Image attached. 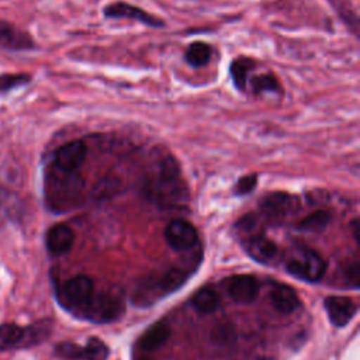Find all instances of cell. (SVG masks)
<instances>
[{"label": "cell", "instance_id": "cell-14", "mask_svg": "<svg viewBox=\"0 0 360 360\" xmlns=\"http://www.w3.org/2000/svg\"><path fill=\"white\" fill-rule=\"evenodd\" d=\"M170 336V326L165 321H159L153 323L139 339V347L145 352L155 350L160 347Z\"/></svg>", "mask_w": 360, "mask_h": 360}, {"label": "cell", "instance_id": "cell-26", "mask_svg": "<svg viewBox=\"0 0 360 360\" xmlns=\"http://www.w3.org/2000/svg\"><path fill=\"white\" fill-rule=\"evenodd\" d=\"M257 174H246V176H242L236 184H235V194L236 195H246V194H250L256 186H257Z\"/></svg>", "mask_w": 360, "mask_h": 360}, {"label": "cell", "instance_id": "cell-11", "mask_svg": "<svg viewBox=\"0 0 360 360\" xmlns=\"http://www.w3.org/2000/svg\"><path fill=\"white\" fill-rule=\"evenodd\" d=\"M243 246L246 253L259 263H270L277 256V245L262 233H250Z\"/></svg>", "mask_w": 360, "mask_h": 360}, {"label": "cell", "instance_id": "cell-27", "mask_svg": "<svg viewBox=\"0 0 360 360\" xmlns=\"http://www.w3.org/2000/svg\"><path fill=\"white\" fill-rule=\"evenodd\" d=\"M30 82V76L20 73V75H1L0 76V91L11 90L17 86H22Z\"/></svg>", "mask_w": 360, "mask_h": 360}, {"label": "cell", "instance_id": "cell-7", "mask_svg": "<svg viewBox=\"0 0 360 360\" xmlns=\"http://www.w3.org/2000/svg\"><path fill=\"white\" fill-rule=\"evenodd\" d=\"M86 156H87V145L83 141L76 139L62 145L56 150L53 162L60 172L70 174L83 166Z\"/></svg>", "mask_w": 360, "mask_h": 360}, {"label": "cell", "instance_id": "cell-18", "mask_svg": "<svg viewBox=\"0 0 360 360\" xmlns=\"http://www.w3.org/2000/svg\"><path fill=\"white\" fill-rule=\"evenodd\" d=\"M221 304L218 292L211 287H204L198 290L193 297V307L201 314L214 312Z\"/></svg>", "mask_w": 360, "mask_h": 360}, {"label": "cell", "instance_id": "cell-2", "mask_svg": "<svg viewBox=\"0 0 360 360\" xmlns=\"http://www.w3.org/2000/svg\"><path fill=\"white\" fill-rule=\"evenodd\" d=\"M82 314L87 319L105 323L118 319L125 311L124 295L115 287L100 292H93L91 297L80 307Z\"/></svg>", "mask_w": 360, "mask_h": 360}, {"label": "cell", "instance_id": "cell-4", "mask_svg": "<svg viewBox=\"0 0 360 360\" xmlns=\"http://www.w3.org/2000/svg\"><path fill=\"white\" fill-rule=\"evenodd\" d=\"M287 270L300 280L318 281L322 278L326 270V263L316 252L304 249L298 259H291L287 263Z\"/></svg>", "mask_w": 360, "mask_h": 360}, {"label": "cell", "instance_id": "cell-20", "mask_svg": "<svg viewBox=\"0 0 360 360\" xmlns=\"http://www.w3.org/2000/svg\"><path fill=\"white\" fill-rule=\"evenodd\" d=\"M188 277V271L180 269V267H173L167 270L165 274L159 276V285L163 291V294H170L180 288Z\"/></svg>", "mask_w": 360, "mask_h": 360}, {"label": "cell", "instance_id": "cell-17", "mask_svg": "<svg viewBox=\"0 0 360 360\" xmlns=\"http://www.w3.org/2000/svg\"><path fill=\"white\" fill-rule=\"evenodd\" d=\"M255 66H256L255 60L250 58H246V56H239L231 62L229 75L233 82V86L238 90H245L248 76L255 69Z\"/></svg>", "mask_w": 360, "mask_h": 360}, {"label": "cell", "instance_id": "cell-21", "mask_svg": "<svg viewBox=\"0 0 360 360\" xmlns=\"http://www.w3.org/2000/svg\"><path fill=\"white\" fill-rule=\"evenodd\" d=\"M329 221H330V212L326 210H318V211H314L309 215H307L298 224V228L301 231H307V232H319L326 228Z\"/></svg>", "mask_w": 360, "mask_h": 360}, {"label": "cell", "instance_id": "cell-3", "mask_svg": "<svg viewBox=\"0 0 360 360\" xmlns=\"http://www.w3.org/2000/svg\"><path fill=\"white\" fill-rule=\"evenodd\" d=\"M300 210V200L297 195L285 191H274L266 194L260 202V211L263 215L276 222H281L285 218L294 215Z\"/></svg>", "mask_w": 360, "mask_h": 360}, {"label": "cell", "instance_id": "cell-19", "mask_svg": "<svg viewBox=\"0 0 360 360\" xmlns=\"http://www.w3.org/2000/svg\"><path fill=\"white\" fill-rule=\"evenodd\" d=\"M212 55V48L201 41H195L188 45L186 51V60L191 68H202L205 66Z\"/></svg>", "mask_w": 360, "mask_h": 360}, {"label": "cell", "instance_id": "cell-13", "mask_svg": "<svg viewBox=\"0 0 360 360\" xmlns=\"http://www.w3.org/2000/svg\"><path fill=\"white\" fill-rule=\"evenodd\" d=\"M270 300L273 302V307L281 314H291L300 307L297 292L291 287L280 283L271 284Z\"/></svg>", "mask_w": 360, "mask_h": 360}, {"label": "cell", "instance_id": "cell-5", "mask_svg": "<svg viewBox=\"0 0 360 360\" xmlns=\"http://www.w3.org/2000/svg\"><path fill=\"white\" fill-rule=\"evenodd\" d=\"M165 239L174 250H188L198 240V233L194 225L186 219H172L165 229Z\"/></svg>", "mask_w": 360, "mask_h": 360}, {"label": "cell", "instance_id": "cell-1", "mask_svg": "<svg viewBox=\"0 0 360 360\" xmlns=\"http://www.w3.org/2000/svg\"><path fill=\"white\" fill-rule=\"evenodd\" d=\"M143 197L160 208L180 207L188 200V188L183 180L179 162L169 153L159 158L142 186Z\"/></svg>", "mask_w": 360, "mask_h": 360}, {"label": "cell", "instance_id": "cell-16", "mask_svg": "<svg viewBox=\"0 0 360 360\" xmlns=\"http://www.w3.org/2000/svg\"><path fill=\"white\" fill-rule=\"evenodd\" d=\"M0 46L8 49H27L32 46V41L27 34L17 31L8 22L0 21Z\"/></svg>", "mask_w": 360, "mask_h": 360}, {"label": "cell", "instance_id": "cell-24", "mask_svg": "<svg viewBox=\"0 0 360 360\" xmlns=\"http://www.w3.org/2000/svg\"><path fill=\"white\" fill-rule=\"evenodd\" d=\"M252 89L255 94H262V93H280L281 87L277 80V77L271 73L267 75H260L252 80Z\"/></svg>", "mask_w": 360, "mask_h": 360}, {"label": "cell", "instance_id": "cell-28", "mask_svg": "<svg viewBox=\"0 0 360 360\" xmlns=\"http://www.w3.org/2000/svg\"><path fill=\"white\" fill-rule=\"evenodd\" d=\"M353 233H354L356 240L359 242V221H357V219L353 221Z\"/></svg>", "mask_w": 360, "mask_h": 360}, {"label": "cell", "instance_id": "cell-29", "mask_svg": "<svg viewBox=\"0 0 360 360\" xmlns=\"http://www.w3.org/2000/svg\"><path fill=\"white\" fill-rule=\"evenodd\" d=\"M257 360H274V359H270V357H262V359H257Z\"/></svg>", "mask_w": 360, "mask_h": 360}, {"label": "cell", "instance_id": "cell-30", "mask_svg": "<svg viewBox=\"0 0 360 360\" xmlns=\"http://www.w3.org/2000/svg\"><path fill=\"white\" fill-rule=\"evenodd\" d=\"M136 360H150V359H148V357H138Z\"/></svg>", "mask_w": 360, "mask_h": 360}, {"label": "cell", "instance_id": "cell-9", "mask_svg": "<svg viewBox=\"0 0 360 360\" xmlns=\"http://www.w3.org/2000/svg\"><path fill=\"white\" fill-rule=\"evenodd\" d=\"M325 309L328 312L329 321L338 326L342 328L346 323L352 321V318L357 312V305L354 304L353 300L347 297H339V295H332L325 300Z\"/></svg>", "mask_w": 360, "mask_h": 360}, {"label": "cell", "instance_id": "cell-23", "mask_svg": "<svg viewBox=\"0 0 360 360\" xmlns=\"http://www.w3.org/2000/svg\"><path fill=\"white\" fill-rule=\"evenodd\" d=\"M108 353L107 345L94 336L83 346V360H107Z\"/></svg>", "mask_w": 360, "mask_h": 360}, {"label": "cell", "instance_id": "cell-25", "mask_svg": "<svg viewBox=\"0 0 360 360\" xmlns=\"http://www.w3.org/2000/svg\"><path fill=\"white\" fill-rule=\"evenodd\" d=\"M56 354L68 360H83V346L63 342L56 346Z\"/></svg>", "mask_w": 360, "mask_h": 360}, {"label": "cell", "instance_id": "cell-15", "mask_svg": "<svg viewBox=\"0 0 360 360\" xmlns=\"http://www.w3.org/2000/svg\"><path fill=\"white\" fill-rule=\"evenodd\" d=\"M163 295V291L159 285V277H146L139 283L136 290H134L132 301L136 305H150Z\"/></svg>", "mask_w": 360, "mask_h": 360}, {"label": "cell", "instance_id": "cell-22", "mask_svg": "<svg viewBox=\"0 0 360 360\" xmlns=\"http://www.w3.org/2000/svg\"><path fill=\"white\" fill-rule=\"evenodd\" d=\"M24 329L13 325L4 323L0 325V350L11 349L24 340Z\"/></svg>", "mask_w": 360, "mask_h": 360}, {"label": "cell", "instance_id": "cell-12", "mask_svg": "<svg viewBox=\"0 0 360 360\" xmlns=\"http://www.w3.org/2000/svg\"><path fill=\"white\" fill-rule=\"evenodd\" d=\"M75 240L73 231L65 224H56L46 232V248L49 253L59 256L66 253Z\"/></svg>", "mask_w": 360, "mask_h": 360}, {"label": "cell", "instance_id": "cell-10", "mask_svg": "<svg viewBox=\"0 0 360 360\" xmlns=\"http://www.w3.org/2000/svg\"><path fill=\"white\" fill-rule=\"evenodd\" d=\"M62 292L70 305L80 308L94 292V285L90 277L80 274L69 278L63 285Z\"/></svg>", "mask_w": 360, "mask_h": 360}, {"label": "cell", "instance_id": "cell-6", "mask_svg": "<svg viewBox=\"0 0 360 360\" xmlns=\"http://www.w3.org/2000/svg\"><path fill=\"white\" fill-rule=\"evenodd\" d=\"M103 14L105 18H129L152 28H162L165 25V22L160 18L155 17L153 14L148 13L146 10L138 6L125 1H115L108 4L103 10Z\"/></svg>", "mask_w": 360, "mask_h": 360}, {"label": "cell", "instance_id": "cell-8", "mask_svg": "<svg viewBox=\"0 0 360 360\" xmlns=\"http://www.w3.org/2000/svg\"><path fill=\"white\" fill-rule=\"evenodd\" d=\"M226 290L236 304H250L257 297L259 284L253 276L239 274L226 280Z\"/></svg>", "mask_w": 360, "mask_h": 360}]
</instances>
